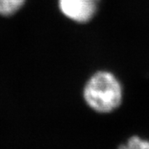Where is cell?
<instances>
[{"label": "cell", "instance_id": "cell-2", "mask_svg": "<svg viewBox=\"0 0 149 149\" xmlns=\"http://www.w3.org/2000/svg\"><path fill=\"white\" fill-rule=\"evenodd\" d=\"M100 0H59V8L68 18L80 23L91 21Z\"/></svg>", "mask_w": 149, "mask_h": 149}, {"label": "cell", "instance_id": "cell-4", "mask_svg": "<svg viewBox=\"0 0 149 149\" xmlns=\"http://www.w3.org/2000/svg\"><path fill=\"white\" fill-rule=\"evenodd\" d=\"M118 149H149V141L139 136H133Z\"/></svg>", "mask_w": 149, "mask_h": 149}, {"label": "cell", "instance_id": "cell-1", "mask_svg": "<svg viewBox=\"0 0 149 149\" xmlns=\"http://www.w3.org/2000/svg\"><path fill=\"white\" fill-rule=\"evenodd\" d=\"M84 99L93 110L102 113H110L122 103V85L111 72L98 71L86 83Z\"/></svg>", "mask_w": 149, "mask_h": 149}, {"label": "cell", "instance_id": "cell-3", "mask_svg": "<svg viewBox=\"0 0 149 149\" xmlns=\"http://www.w3.org/2000/svg\"><path fill=\"white\" fill-rule=\"evenodd\" d=\"M24 2L25 0H0V14L9 16L15 13Z\"/></svg>", "mask_w": 149, "mask_h": 149}]
</instances>
